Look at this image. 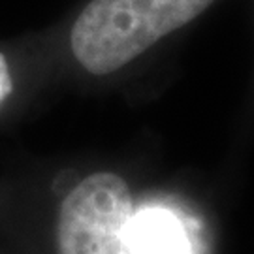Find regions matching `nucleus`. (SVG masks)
Segmentation results:
<instances>
[{
  "mask_svg": "<svg viewBox=\"0 0 254 254\" xmlns=\"http://www.w3.org/2000/svg\"><path fill=\"white\" fill-rule=\"evenodd\" d=\"M215 0H92L70 34L73 57L94 75L117 72Z\"/></svg>",
  "mask_w": 254,
  "mask_h": 254,
  "instance_id": "obj_1",
  "label": "nucleus"
},
{
  "mask_svg": "<svg viewBox=\"0 0 254 254\" xmlns=\"http://www.w3.org/2000/svg\"><path fill=\"white\" fill-rule=\"evenodd\" d=\"M132 215V196L119 175L85 177L61 205L59 254H128Z\"/></svg>",
  "mask_w": 254,
  "mask_h": 254,
  "instance_id": "obj_2",
  "label": "nucleus"
},
{
  "mask_svg": "<svg viewBox=\"0 0 254 254\" xmlns=\"http://www.w3.org/2000/svg\"><path fill=\"white\" fill-rule=\"evenodd\" d=\"M128 254H189L185 230L179 220L164 209L132 215Z\"/></svg>",
  "mask_w": 254,
  "mask_h": 254,
  "instance_id": "obj_3",
  "label": "nucleus"
},
{
  "mask_svg": "<svg viewBox=\"0 0 254 254\" xmlns=\"http://www.w3.org/2000/svg\"><path fill=\"white\" fill-rule=\"evenodd\" d=\"M11 89H13V83L9 77L8 63H6V57L0 53V104L8 98Z\"/></svg>",
  "mask_w": 254,
  "mask_h": 254,
  "instance_id": "obj_4",
  "label": "nucleus"
}]
</instances>
